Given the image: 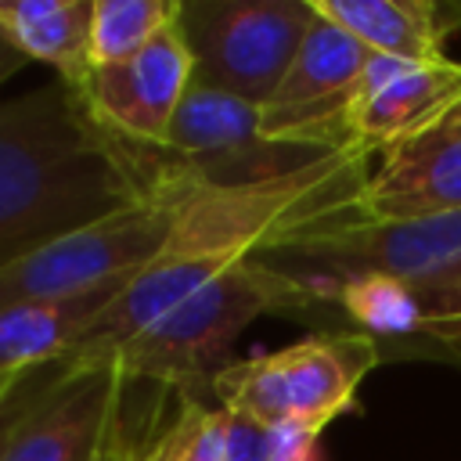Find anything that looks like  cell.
I'll return each mask as SVG.
<instances>
[{
  "mask_svg": "<svg viewBox=\"0 0 461 461\" xmlns=\"http://www.w3.org/2000/svg\"><path fill=\"white\" fill-rule=\"evenodd\" d=\"M122 148L140 191L169 205V234L155 259L90 321L72 357L108 353L220 274L270 252L299 230L360 220V194L375 158L364 144H349L270 180L216 187L187 176L162 148L130 140H122Z\"/></svg>",
  "mask_w": 461,
  "mask_h": 461,
  "instance_id": "cell-1",
  "label": "cell"
},
{
  "mask_svg": "<svg viewBox=\"0 0 461 461\" xmlns=\"http://www.w3.org/2000/svg\"><path fill=\"white\" fill-rule=\"evenodd\" d=\"M140 194L122 140L65 83L0 104V267Z\"/></svg>",
  "mask_w": 461,
  "mask_h": 461,
  "instance_id": "cell-2",
  "label": "cell"
},
{
  "mask_svg": "<svg viewBox=\"0 0 461 461\" xmlns=\"http://www.w3.org/2000/svg\"><path fill=\"white\" fill-rule=\"evenodd\" d=\"M313 313L321 299L303 277L267 263L263 256L220 274L155 324L133 339L112 346L108 353L130 382H158L176 393H194L198 382L209 385L216 360L259 313Z\"/></svg>",
  "mask_w": 461,
  "mask_h": 461,
  "instance_id": "cell-3",
  "label": "cell"
},
{
  "mask_svg": "<svg viewBox=\"0 0 461 461\" xmlns=\"http://www.w3.org/2000/svg\"><path fill=\"white\" fill-rule=\"evenodd\" d=\"M382 360V342L367 331H317L277 353H259L216 367L212 403L245 411L263 425L303 418L328 429L357 400L360 382Z\"/></svg>",
  "mask_w": 461,
  "mask_h": 461,
  "instance_id": "cell-4",
  "label": "cell"
},
{
  "mask_svg": "<svg viewBox=\"0 0 461 461\" xmlns=\"http://www.w3.org/2000/svg\"><path fill=\"white\" fill-rule=\"evenodd\" d=\"M166 234L169 205L144 191L140 198L0 267V310L68 303L101 288H126L155 259Z\"/></svg>",
  "mask_w": 461,
  "mask_h": 461,
  "instance_id": "cell-5",
  "label": "cell"
},
{
  "mask_svg": "<svg viewBox=\"0 0 461 461\" xmlns=\"http://www.w3.org/2000/svg\"><path fill=\"white\" fill-rule=\"evenodd\" d=\"M310 25V0H180L176 14L194 61V83L259 108L281 86Z\"/></svg>",
  "mask_w": 461,
  "mask_h": 461,
  "instance_id": "cell-6",
  "label": "cell"
},
{
  "mask_svg": "<svg viewBox=\"0 0 461 461\" xmlns=\"http://www.w3.org/2000/svg\"><path fill=\"white\" fill-rule=\"evenodd\" d=\"M263 259L288 274L425 277L461 259V209L400 223L331 220L285 238L281 245L263 252Z\"/></svg>",
  "mask_w": 461,
  "mask_h": 461,
  "instance_id": "cell-7",
  "label": "cell"
},
{
  "mask_svg": "<svg viewBox=\"0 0 461 461\" xmlns=\"http://www.w3.org/2000/svg\"><path fill=\"white\" fill-rule=\"evenodd\" d=\"M367 61L371 50L360 40L313 11V25L281 86L259 108V133L267 140L321 155L357 144L349 133V108Z\"/></svg>",
  "mask_w": 461,
  "mask_h": 461,
  "instance_id": "cell-8",
  "label": "cell"
},
{
  "mask_svg": "<svg viewBox=\"0 0 461 461\" xmlns=\"http://www.w3.org/2000/svg\"><path fill=\"white\" fill-rule=\"evenodd\" d=\"M162 155L187 176L216 187L270 180L324 158L321 151L267 140L259 133V104L194 79L169 122Z\"/></svg>",
  "mask_w": 461,
  "mask_h": 461,
  "instance_id": "cell-9",
  "label": "cell"
},
{
  "mask_svg": "<svg viewBox=\"0 0 461 461\" xmlns=\"http://www.w3.org/2000/svg\"><path fill=\"white\" fill-rule=\"evenodd\" d=\"M130 385L112 357H65L18 418L0 461H94L126 414Z\"/></svg>",
  "mask_w": 461,
  "mask_h": 461,
  "instance_id": "cell-10",
  "label": "cell"
},
{
  "mask_svg": "<svg viewBox=\"0 0 461 461\" xmlns=\"http://www.w3.org/2000/svg\"><path fill=\"white\" fill-rule=\"evenodd\" d=\"M191 79L194 61L173 22L130 61L90 68L86 83L72 94L112 137L162 148Z\"/></svg>",
  "mask_w": 461,
  "mask_h": 461,
  "instance_id": "cell-11",
  "label": "cell"
},
{
  "mask_svg": "<svg viewBox=\"0 0 461 461\" xmlns=\"http://www.w3.org/2000/svg\"><path fill=\"white\" fill-rule=\"evenodd\" d=\"M461 209V104L389 144L360 194V220L400 223Z\"/></svg>",
  "mask_w": 461,
  "mask_h": 461,
  "instance_id": "cell-12",
  "label": "cell"
},
{
  "mask_svg": "<svg viewBox=\"0 0 461 461\" xmlns=\"http://www.w3.org/2000/svg\"><path fill=\"white\" fill-rule=\"evenodd\" d=\"M454 104H461V61H400L371 54L349 108V133L378 155L436 122Z\"/></svg>",
  "mask_w": 461,
  "mask_h": 461,
  "instance_id": "cell-13",
  "label": "cell"
},
{
  "mask_svg": "<svg viewBox=\"0 0 461 461\" xmlns=\"http://www.w3.org/2000/svg\"><path fill=\"white\" fill-rule=\"evenodd\" d=\"M310 7L360 40L371 54L400 61H443L461 7L439 0H310Z\"/></svg>",
  "mask_w": 461,
  "mask_h": 461,
  "instance_id": "cell-14",
  "label": "cell"
},
{
  "mask_svg": "<svg viewBox=\"0 0 461 461\" xmlns=\"http://www.w3.org/2000/svg\"><path fill=\"white\" fill-rule=\"evenodd\" d=\"M90 14L94 0H7L0 29L25 61L50 65L58 83L79 90L90 76Z\"/></svg>",
  "mask_w": 461,
  "mask_h": 461,
  "instance_id": "cell-15",
  "label": "cell"
},
{
  "mask_svg": "<svg viewBox=\"0 0 461 461\" xmlns=\"http://www.w3.org/2000/svg\"><path fill=\"white\" fill-rule=\"evenodd\" d=\"M119 292L122 288H101L68 303H32L0 310V378L72 357L90 321Z\"/></svg>",
  "mask_w": 461,
  "mask_h": 461,
  "instance_id": "cell-16",
  "label": "cell"
},
{
  "mask_svg": "<svg viewBox=\"0 0 461 461\" xmlns=\"http://www.w3.org/2000/svg\"><path fill=\"white\" fill-rule=\"evenodd\" d=\"M180 14V0H94L90 65H119L140 54Z\"/></svg>",
  "mask_w": 461,
  "mask_h": 461,
  "instance_id": "cell-17",
  "label": "cell"
},
{
  "mask_svg": "<svg viewBox=\"0 0 461 461\" xmlns=\"http://www.w3.org/2000/svg\"><path fill=\"white\" fill-rule=\"evenodd\" d=\"M407 281H414L425 310V339L461 346V259L436 274L407 277Z\"/></svg>",
  "mask_w": 461,
  "mask_h": 461,
  "instance_id": "cell-18",
  "label": "cell"
},
{
  "mask_svg": "<svg viewBox=\"0 0 461 461\" xmlns=\"http://www.w3.org/2000/svg\"><path fill=\"white\" fill-rule=\"evenodd\" d=\"M61 364L65 360H54V364H40V367H25V371H18L14 378H11V385L0 393V454H4V447H7V439H11V432H14V425H18V418L29 411V403L54 382V375L61 371Z\"/></svg>",
  "mask_w": 461,
  "mask_h": 461,
  "instance_id": "cell-19",
  "label": "cell"
},
{
  "mask_svg": "<svg viewBox=\"0 0 461 461\" xmlns=\"http://www.w3.org/2000/svg\"><path fill=\"white\" fill-rule=\"evenodd\" d=\"M321 425L303 418H281L267 425V454L270 461H324L321 457Z\"/></svg>",
  "mask_w": 461,
  "mask_h": 461,
  "instance_id": "cell-20",
  "label": "cell"
},
{
  "mask_svg": "<svg viewBox=\"0 0 461 461\" xmlns=\"http://www.w3.org/2000/svg\"><path fill=\"white\" fill-rule=\"evenodd\" d=\"M223 461H270L267 425L245 411L223 407Z\"/></svg>",
  "mask_w": 461,
  "mask_h": 461,
  "instance_id": "cell-21",
  "label": "cell"
},
{
  "mask_svg": "<svg viewBox=\"0 0 461 461\" xmlns=\"http://www.w3.org/2000/svg\"><path fill=\"white\" fill-rule=\"evenodd\" d=\"M22 68H25V58L11 47V40H7L4 29H0V86H4L7 79H14Z\"/></svg>",
  "mask_w": 461,
  "mask_h": 461,
  "instance_id": "cell-22",
  "label": "cell"
},
{
  "mask_svg": "<svg viewBox=\"0 0 461 461\" xmlns=\"http://www.w3.org/2000/svg\"><path fill=\"white\" fill-rule=\"evenodd\" d=\"M122 461H144V457H140V443H130V450H126Z\"/></svg>",
  "mask_w": 461,
  "mask_h": 461,
  "instance_id": "cell-23",
  "label": "cell"
},
{
  "mask_svg": "<svg viewBox=\"0 0 461 461\" xmlns=\"http://www.w3.org/2000/svg\"><path fill=\"white\" fill-rule=\"evenodd\" d=\"M14 375H18V371H14ZM14 375H7V378H0V393H4L7 385H11V378H14Z\"/></svg>",
  "mask_w": 461,
  "mask_h": 461,
  "instance_id": "cell-24",
  "label": "cell"
}]
</instances>
